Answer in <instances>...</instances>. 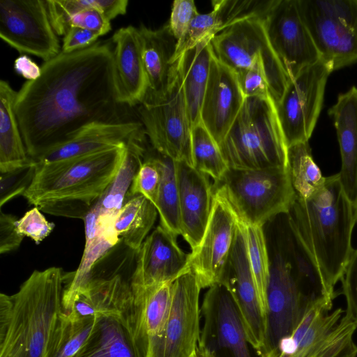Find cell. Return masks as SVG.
Returning <instances> with one entry per match:
<instances>
[{
    "instance_id": "obj_1",
    "label": "cell",
    "mask_w": 357,
    "mask_h": 357,
    "mask_svg": "<svg viewBox=\"0 0 357 357\" xmlns=\"http://www.w3.org/2000/svg\"><path fill=\"white\" fill-rule=\"evenodd\" d=\"M114 46L98 41L45 61L42 73L17 91L15 111L33 160L96 123L131 121L118 98Z\"/></svg>"
},
{
    "instance_id": "obj_2",
    "label": "cell",
    "mask_w": 357,
    "mask_h": 357,
    "mask_svg": "<svg viewBox=\"0 0 357 357\" xmlns=\"http://www.w3.org/2000/svg\"><path fill=\"white\" fill-rule=\"evenodd\" d=\"M289 218L321 274L328 293L341 280L354 251L356 222L354 203L347 196L338 174L326 176L310 197H296Z\"/></svg>"
},
{
    "instance_id": "obj_3",
    "label": "cell",
    "mask_w": 357,
    "mask_h": 357,
    "mask_svg": "<svg viewBox=\"0 0 357 357\" xmlns=\"http://www.w3.org/2000/svg\"><path fill=\"white\" fill-rule=\"evenodd\" d=\"M66 280L60 267L36 270L15 294H0V357L49 356Z\"/></svg>"
},
{
    "instance_id": "obj_4",
    "label": "cell",
    "mask_w": 357,
    "mask_h": 357,
    "mask_svg": "<svg viewBox=\"0 0 357 357\" xmlns=\"http://www.w3.org/2000/svg\"><path fill=\"white\" fill-rule=\"evenodd\" d=\"M126 144L65 160L36 164L23 196L40 211L83 220L116 176Z\"/></svg>"
},
{
    "instance_id": "obj_5",
    "label": "cell",
    "mask_w": 357,
    "mask_h": 357,
    "mask_svg": "<svg viewBox=\"0 0 357 357\" xmlns=\"http://www.w3.org/2000/svg\"><path fill=\"white\" fill-rule=\"evenodd\" d=\"M219 147L229 168H287V146L273 100L245 98Z\"/></svg>"
},
{
    "instance_id": "obj_6",
    "label": "cell",
    "mask_w": 357,
    "mask_h": 357,
    "mask_svg": "<svg viewBox=\"0 0 357 357\" xmlns=\"http://www.w3.org/2000/svg\"><path fill=\"white\" fill-rule=\"evenodd\" d=\"M213 188L227 201L241 222L253 226L263 227L287 213L296 198L286 167L228 168Z\"/></svg>"
},
{
    "instance_id": "obj_7",
    "label": "cell",
    "mask_w": 357,
    "mask_h": 357,
    "mask_svg": "<svg viewBox=\"0 0 357 357\" xmlns=\"http://www.w3.org/2000/svg\"><path fill=\"white\" fill-rule=\"evenodd\" d=\"M211 43L215 56L234 70L262 72L275 105L280 100L290 79L268 39L264 17L238 22L215 35Z\"/></svg>"
},
{
    "instance_id": "obj_8",
    "label": "cell",
    "mask_w": 357,
    "mask_h": 357,
    "mask_svg": "<svg viewBox=\"0 0 357 357\" xmlns=\"http://www.w3.org/2000/svg\"><path fill=\"white\" fill-rule=\"evenodd\" d=\"M137 110L153 149L175 162L193 167L192 126L177 61L166 91L158 98L143 101Z\"/></svg>"
},
{
    "instance_id": "obj_9",
    "label": "cell",
    "mask_w": 357,
    "mask_h": 357,
    "mask_svg": "<svg viewBox=\"0 0 357 357\" xmlns=\"http://www.w3.org/2000/svg\"><path fill=\"white\" fill-rule=\"evenodd\" d=\"M321 59L333 71L357 63V0H298Z\"/></svg>"
},
{
    "instance_id": "obj_10",
    "label": "cell",
    "mask_w": 357,
    "mask_h": 357,
    "mask_svg": "<svg viewBox=\"0 0 357 357\" xmlns=\"http://www.w3.org/2000/svg\"><path fill=\"white\" fill-rule=\"evenodd\" d=\"M331 63L320 59L289 79L275 104L278 117L287 148L308 142L319 116Z\"/></svg>"
},
{
    "instance_id": "obj_11",
    "label": "cell",
    "mask_w": 357,
    "mask_h": 357,
    "mask_svg": "<svg viewBox=\"0 0 357 357\" xmlns=\"http://www.w3.org/2000/svg\"><path fill=\"white\" fill-rule=\"evenodd\" d=\"M0 37L19 53L45 62L61 51L45 1L1 0Z\"/></svg>"
},
{
    "instance_id": "obj_12",
    "label": "cell",
    "mask_w": 357,
    "mask_h": 357,
    "mask_svg": "<svg viewBox=\"0 0 357 357\" xmlns=\"http://www.w3.org/2000/svg\"><path fill=\"white\" fill-rule=\"evenodd\" d=\"M201 289L190 268L172 282L169 314L150 357H189L194 351L201 336Z\"/></svg>"
},
{
    "instance_id": "obj_13",
    "label": "cell",
    "mask_w": 357,
    "mask_h": 357,
    "mask_svg": "<svg viewBox=\"0 0 357 357\" xmlns=\"http://www.w3.org/2000/svg\"><path fill=\"white\" fill-rule=\"evenodd\" d=\"M264 22L271 44L289 79L321 59L298 0H274Z\"/></svg>"
},
{
    "instance_id": "obj_14",
    "label": "cell",
    "mask_w": 357,
    "mask_h": 357,
    "mask_svg": "<svg viewBox=\"0 0 357 357\" xmlns=\"http://www.w3.org/2000/svg\"><path fill=\"white\" fill-rule=\"evenodd\" d=\"M237 228L235 213L222 197L213 192L205 232L198 246L189 254L188 268L195 274L202 289L220 283Z\"/></svg>"
},
{
    "instance_id": "obj_15",
    "label": "cell",
    "mask_w": 357,
    "mask_h": 357,
    "mask_svg": "<svg viewBox=\"0 0 357 357\" xmlns=\"http://www.w3.org/2000/svg\"><path fill=\"white\" fill-rule=\"evenodd\" d=\"M220 284L227 289L234 301L249 344L260 355L265 344L266 320L260 306L245 236L238 220L233 247Z\"/></svg>"
},
{
    "instance_id": "obj_16",
    "label": "cell",
    "mask_w": 357,
    "mask_h": 357,
    "mask_svg": "<svg viewBox=\"0 0 357 357\" xmlns=\"http://www.w3.org/2000/svg\"><path fill=\"white\" fill-rule=\"evenodd\" d=\"M69 313L75 317L112 316L125 320L133 334L134 296L131 278L118 271L93 269L76 296Z\"/></svg>"
},
{
    "instance_id": "obj_17",
    "label": "cell",
    "mask_w": 357,
    "mask_h": 357,
    "mask_svg": "<svg viewBox=\"0 0 357 357\" xmlns=\"http://www.w3.org/2000/svg\"><path fill=\"white\" fill-rule=\"evenodd\" d=\"M204 326L199 342L213 351L227 349L233 357H251L244 327L234 301L222 284L211 287L201 307Z\"/></svg>"
},
{
    "instance_id": "obj_18",
    "label": "cell",
    "mask_w": 357,
    "mask_h": 357,
    "mask_svg": "<svg viewBox=\"0 0 357 357\" xmlns=\"http://www.w3.org/2000/svg\"><path fill=\"white\" fill-rule=\"evenodd\" d=\"M188 261L189 254L179 248L176 236L158 225L137 250L132 289L174 281L189 269Z\"/></svg>"
},
{
    "instance_id": "obj_19",
    "label": "cell",
    "mask_w": 357,
    "mask_h": 357,
    "mask_svg": "<svg viewBox=\"0 0 357 357\" xmlns=\"http://www.w3.org/2000/svg\"><path fill=\"white\" fill-rule=\"evenodd\" d=\"M245 98L236 72L213 54L200 119L218 145L236 118Z\"/></svg>"
},
{
    "instance_id": "obj_20",
    "label": "cell",
    "mask_w": 357,
    "mask_h": 357,
    "mask_svg": "<svg viewBox=\"0 0 357 357\" xmlns=\"http://www.w3.org/2000/svg\"><path fill=\"white\" fill-rule=\"evenodd\" d=\"M181 236L191 250L199 244L212 210L213 188L208 176L185 162H176Z\"/></svg>"
},
{
    "instance_id": "obj_21",
    "label": "cell",
    "mask_w": 357,
    "mask_h": 357,
    "mask_svg": "<svg viewBox=\"0 0 357 357\" xmlns=\"http://www.w3.org/2000/svg\"><path fill=\"white\" fill-rule=\"evenodd\" d=\"M274 0H213V9L198 13L183 39L177 43L172 63L199 43L212 39L234 24L253 17H265Z\"/></svg>"
},
{
    "instance_id": "obj_22",
    "label": "cell",
    "mask_w": 357,
    "mask_h": 357,
    "mask_svg": "<svg viewBox=\"0 0 357 357\" xmlns=\"http://www.w3.org/2000/svg\"><path fill=\"white\" fill-rule=\"evenodd\" d=\"M112 40L119 100L130 107L139 105L147 91L139 29L132 26L122 27Z\"/></svg>"
},
{
    "instance_id": "obj_23",
    "label": "cell",
    "mask_w": 357,
    "mask_h": 357,
    "mask_svg": "<svg viewBox=\"0 0 357 357\" xmlns=\"http://www.w3.org/2000/svg\"><path fill=\"white\" fill-rule=\"evenodd\" d=\"M333 301L320 297L312 301L297 327L284 337L277 348L261 357H310L336 327L344 311L330 312Z\"/></svg>"
},
{
    "instance_id": "obj_24",
    "label": "cell",
    "mask_w": 357,
    "mask_h": 357,
    "mask_svg": "<svg viewBox=\"0 0 357 357\" xmlns=\"http://www.w3.org/2000/svg\"><path fill=\"white\" fill-rule=\"evenodd\" d=\"M140 121L96 123L82 130L70 141L33 160L36 164H47L80 157L112 147L126 145L129 141L145 137Z\"/></svg>"
},
{
    "instance_id": "obj_25",
    "label": "cell",
    "mask_w": 357,
    "mask_h": 357,
    "mask_svg": "<svg viewBox=\"0 0 357 357\" xmlns=\"http://www.w3.org/2000/svg\"><path fill=\"white\" fill-rule=\"evenodd\" d=\"M173 282L132 289L133 337L139 357H150L162 334L170 308Z\"/></svg>"
},
{
    "instance_id": "obj_26",
    "label": "cell",
    "mask_w": 357,
    "mask_h": 357,
    "mask_svg": "<svg viewBox=\"0 0 357 357\" xmlns=\"http://www.w3.org/2000/svg\"><path fill=\"white\" fill-rule=\"evenodd\" d=\"M328 114L336 130L341 155L337 174L347 196L354 203L357 199V87L340 93Z\"/></svg>"
},
{
    "instance_id": "obj_27",
    "label": "cell",
    "mask_w": 357,
    "mask_h": 357,
    "mask_svg": "<svg viewBox=\"0 0 357 357\" xmlns=\"http://www.w3.org/2000/svg\"><path fill=\"white\" fill-rule=\"evenodd\" d=\"M138 29L147 79V91L143 102L158 98L166 91L172 74L174 64L172 59L177 40L168 24L158 29H149L144 25Z\"/></svg>"
},
{
    "instance_id": "obj_28",
    "label": "cell",
    "mask_w": 357,
    "mask_h": 357,
    "mask_svg": "<svg viewBox=\"0 0 357 357\" xmlns=\"http://www.w3.org/2000/svg\"><path fill=\"white\" fill-rule=\"evenodd\" d=\"M17 91L3 79L0 82V172L7 173L34 163L27 153L17 119Z\"/></svg>"
},
{
    "instance_id": "obj_29",
    "label": "cell",
    "mask_w": 357,
    "mask_h": 357,
    "mask_svg": "<svg viewBox=\"0 0 357 357\" xmlns=\"http://www.w3.org/2000/svg\"><path fill=\"white\" fill-rule=\"evenodd\" d=\"M211 40L206 39L199 43L183 53L176 61L192 127L201 122V108L213 55Z\"/></svg>"
},
{
    "instance_id": "obj_30",
    "label": "cell",
    "mask_w": 357,
    "mask_h": 357,
    "mask_svg": "<svg viewBox=\"0 0 357 357\" xmlns=\"http://www.w3.org/2000/svg\"><path fill=\"white\" fill-rule=\"evenodd\" d=\"M74 357H139L130 325L123 319L96 317L93 329Z\"/></svg>"
},
{
    "instance_id": "obj_31",
    "label": "cell",
    "mask_w": 357,
    "mask_h": 357,
    "mask_svg": "<svg viewBox=\"0 0 357 357\" xmlns=\"http://www.w3.org/2000/svg\"><path fill=\"white\" fill-rule=\"evenodd\" d=\"M158 211L155 206L142 195L128 197L114 222V230L121 243L137 251L153 226Z\"/></svg>"
},
{
    "instance_id": "obj_32",
    "label": "cell",
    "mask_w": 357,
    "mask_h": 357,
    "mask_svg": "<svg viewBox=\"0 0 357 357\" xmlns=\"http://www.w3.org/2000/svg\"><path fill=\"white\" fill-rule=\"evenodd\" d=\"M153 156L160 170L161 181L155 204L160 225L176 236L181 235L179 192L176 162L157 152Z\"/></svg>"
},
{
    "instance_id": "obj_33",
    "label": "cell",
    "mask_w": 357,
    "mask_h": 357,
    "mask_svg": "<svg viewBox=\"0 0 357 357\" xmlns=\"http://www.w3.org/2000/svg\"><path fill=\"white\" fill-rule=\"evenodd\" d=\"M287 169L296 197L306 199L324 183L325 176L314 162L308 142L287 148Z\"/></svg>"
},
{
    "instance_id": "obj_34",
    "label": "cell",
    "mask_w": 357,
    "mask_h": 357,
    "mask_svg": "<svg viewBox=\"0 0 357 357\" xmlns=\"http://www.w3.org/2000/svg\"><path fill=\"white\" fill-rule=\"evenodd\" d=\"M96 317H75L63 311L59 316L48 357H74L91 335Z\"/></svg>"
},
{
    "instance_id": "obj_35",
    "label": "cell",
    "mask_w": 357,
    "mask_h": 357,
    "mask_svg": "<svg viewBox=\"0 0 357 357\" xmlns=\"http://www.w3.org/2000/svg\"><path fill=\"white\" fill-rule=\"evenodd\" d=\"M239 222L245 236L250 269L260 306L266 320L267 289L270 278L271 258L267 250L263 227L248 225L240 220Z\"/></svg>"
},
{
    "instance_id": "obj_36",
    "label": "cell",
    "mask_w": 357,
    "mask_h": 357,
    "mask_svg": "<svg viewBox=\"0 0 357 357\" xmlns=\"http://www.w3.org/2000/svg\"><path fill=\"white\" fill-rule=\"evenodd\" d=\"M52 26L58 36L67 33V22L75 13L97 8L111 21L127 11L128 0H47L45 1Z\"/></svg>"
},
{
    "instance_id": "obj_37",
    "label": "cell",
    "mask_w": 357,
    "mask_h": 357,
    "mask_svg": "<svg viewBox=\"0 0 357 357\" xmlns=\"http://www.w3.org/2000/svg\"><path fill=\"white\" fill-rule=\"evenodd\" d=\"M191 147L193 167L215 182L220 180L229 167L218 144L202 122L192 128Z\"/></svg>"
},
{
    "instance_id": "obj_38",
    "label": "cell",
    "mask_w": 357,
    "mask_h": 357,
    "mask_svg": "<svg viewBox=\"0 0 357 357\" xmlns=\"http://www.w3.org/2000/svg\"><path fill=\"white\" fill-rule=\"evenodd\" d=\"M356 326L345 314L321 345L310 357H356L354 341Z\"/></svg>"
},
{
    "instance_id": "obj_39",
    "label": "cell",
    "mask_w": 357,
    "mask_h": 357,
    "mask_svg": "<svg viewBox=\"0 0 357 357\" xmlns=\"http://www.w3.org/2000/svg\"><path fill=\"white\" fill-rule=\"evenodd\" d=\"M160 181V170L154 157L153 155L145 157V160L134 176L128 197L142 195L155 206Z\"/></svg>"
},
{
    "instance_id": "obj_40",
    "label": "cell",
    "mask_w": 357,
    "mask_h": 357,
    "mask_svg": "<svg viewBox=\"0 0 357 357\" xmlns=\"http://www.w3.org/2000/svg\"><path fill=\"white\" fill-rule=\"evenodd\" d=\"M35 162L7 173H1L0 206L16 196L23 195L35 176Z\"/></svg>"
},
{
    "instance_id": "obj_41",
    "label": "cell",
    "mask_w": 357,
    "mask_h": 357,
    "mask_svg": "<svg viewBox=\"0 0 357 357\" xmlns=\"http://www.w3.org/2000/svg\"><path fill=\"white\" fill-rule=\"evenodd\" d=\"M38 207L28 211L16 222L17 231L39 244L48 236L54 228V224L50 222L41 213Z\"/></svg>"
},
{
    "instance_id": "obj_42",
    "label": "cell",
    "mask_w": 357,
    "mask_h": 357,
    "mask_svg": "<svg viewBox=\"0 0 357 357\" xmlns=\"http://www.w3.org/2000/svg\"><path fill=\"white\" fill-rule=\"evenodd\" d=\"M198 13L193 0H175L173 2L171 16L167 24L177 43L185 36Z\"/></svg>"
},
{
    "instance_id": "obj_43",
    "label": "cell",
    "mask_w": 357,
    "mask_h": 357,
    "mask_svg": "<svg viewBox=\"0 0 357 357\" xmlns=\"http://www.w3.org/2000/svg\"><path fill=\"white\" fill-rule=\"evenodd\" d=\"M235 72L245 98L273 100L268 80L262 72L255 69H240Z\"/></svg>"
},
{
    "instance_id": "obj_44",
    "label": "cell",
    "mask_w": 357,
    "mask_h": 357,
    "mask_svg": "<svg viewBox=\"0 0 357 357\" xmlns=\"http://www.w3.org/2000/svg\"><path fill=\"white\" fill-rule=\"evenodd\" d=\"M341 280L347 302L345 315L357 327V249L354 250Z\"/></svg>"
},
{
    "instance_id": "obj_45",
    "label": "cell",
    "mask_w": 357,
    "mask_h": 357,
    "mask_svg": "<svg viewBox=\"0 0 357 357\" xmlns=\"http://www.w3.org/2000/svg\"><path fill=\"white\" fill-rule=\"evenodd\" d=\"M110 20L97 8H86L73 15L67 22V31L71 27H79L97 33L100 36L112 29Z\"/></svg>"
},
{
    "instance_id": "obj_46",
    "label": "cell",
    "mask_w": 357,
    "mask_h": 357,
    "mask_svg": "<svg viewBox=\"0 0 357 357\" xmlns=\"http://www.w3.org/2000/svg\"><path fill=\"white\" fill-rule=\"evenodd\" d=\"M15 215L0 213V253L4 254L17 249L24 239L17 229Z\"/></svg>"
},
{
    "instance_id": "obj_47",
    "label": "cell",
    "mask_w": 357,
    "mask_h": 357,
    "mask_svg": "<svg viewBox=\"0 0 357 357\" xmlns=\"http://www.w3.org/2000/svg\"><path fill=\"white\" fill-rule=\"evenodd\" d=\"M100 36L92 31L71 27L64 36L61 52L71 53L85 49L95 43Z\"/></svg>"
},
{
    "instance_id": "obj_48",
    "label": "cell",
    "mask_w": 357,
    "mask_h": 357,
    "mask_svg": "<svg viewBox=\"0 0 357 357\" xmlns=\"http://www.w3.org/2000/svg\"><path fill=\"white\" fill-rule=\"evenodd\" d=\"M15 72L27 81H34L40 77L42 68L29 56L22 54L14 62Z\"/></svg>"
},
{
    "instance_id": "obj_49",
    "label": "cell",
    "mask_w": 357,
    "mask_h": 357,
    "mask_svg": "<svg viewBox=\"0 0 357 357\" xmlns=\"http://www.w3.org/2000/svg\"><path fill=\"white\" fill-rule=\"evenodd\" d=\"M189 357H216L215 351L199 342L194 351Z\"/></svg>"
},
{
    "instance_id": "obj_50",
    "label": "cell",
    "mask_w": 357,
    "mask_h": 357,
    "mask_svg": "<svg viewBox=\"0 0 357 357\" xmlns=\"http://www.w3.org/2000/svg\"><path fill=\"white\" fill-rule=\"evenodd\" d=\"M354 214H355V218L357 222V199L354 202Z\"/></svg>"
}]
</instances>
